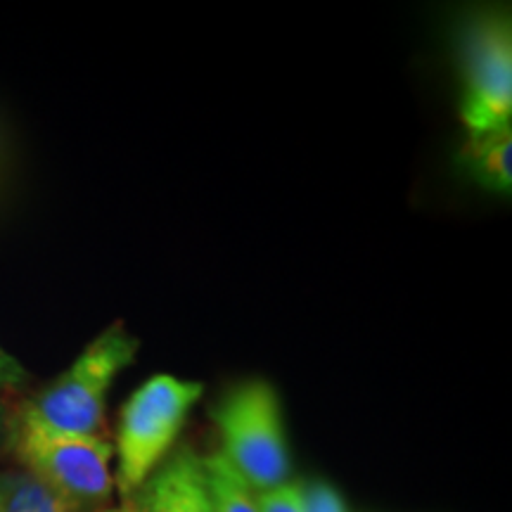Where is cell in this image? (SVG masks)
Segmentation results:
<instances>
[{
	"label": "cell",
	"instance_id": "obj_1",
	"mask_svg": "<svg viewBox=\"0 0 512 512\" xmlns=\"http://www.w3.org/2000/svg\"><path fill=\"white\" fill-rule=\"evenodd\" d=\"M138 337L124 323L102 330L76 361L27 401L19 430L67 437H95L105 422V401L121 370L136 361Z\"/></svg>",
	"mask_w": 512,
	"mask_h": 512
},
{
	"label": "cell",
	"instance_id": "obj_2",
	"mask_svg": "<svg viewBox=\"0 0 512 512\" xmlns=\"http://www.w3.org/2000/svg\"><path fill=\"white\" fill-rule=\"evenodd\" d=\"M204 384L174 375H155L140 384L119 413L117 477L114 484L126 501L143 489L152 472L169 458L195 403L202 399Z\"/></svg>",
	"mask_w": 512,
	"mask_h": 512
},
{
	"label": "cell",
	"instance_id": "obj_3",
	"mask_svg": "<svg viewBox=\"0 0 512 512\" xmlns=\"http://www.w3.org/2000/svg\"><path fill=\"white\" fill-rule=\"evenodd\" d=\"M221 439V456L256 494L290 482L283 411L278 394L264 380L233 387L211 408Z\"/></svg>",
	"mask_w": 512,
	"mask_h": 512
},
{
	"label": "cell",
	"instance_id": "obj_4",
	"mask_svg": "<svg viewBox=\"0 0 512 512\" xmlns=\"http://www.w3.org/2000/svg\"><path fill=\"white\" fill-rule=\"evenodd\" d=\"M17 458L24 470L79 510L110 501L114 491V446L100 434L67 437L19 430Z\"/></svg>",
	"mask_w": 512,
	"mask_h": 512
},
{
	"label": "cell",
	"instance_id": "obj_5",
	"mask_svg": "<svg viewBox=\"0 0 512 512\" xmlns=\"http://www.w3.org/2000/svg\"><path fill=\"white\" fill-rule=\"evenodd\" d=\"M465 93L460 119L467 138L489 136L512 121V29L508 15L479 17L465 36Z\"/></svg>",
	"mask_w": 512,
	"mask_h": 512
},
{
	"label": "cell",
	"instance_id": "obj_6",
	"mask_svg": "<svg viewBox=\"0 0 512 512\" xmlns=\"http://www.w3.org/2000/svg\"><path fill=\"white\" fill-rule=\"evenodd\" d=\"M131 503L136 512H214L200 453L176 446Z\"/></svg>",
	"mask_w": 512,
	"mask_h": 512
},
{
	"label": "cell",
	"instance_id": "obj_7",
	"mask_svg": "<svg viewBox=\"0 0 512 512\" xmlns=\"http://www.w3.org/2000/svg\"><path fill=\"white\" fill-rule=\"evenodd\" d=\"M465 164L486 190L508 195L512 188V126L489 136L467 138Z\"/></svg>",
	"mask_w": 512,
	"mask_h": 512
},
{
	"label": "cell",
	"instance_id": "obj_8",
	"mask_svg": "<svg viewBox=\"0 0 512 512\" xmlns=\"http://www.w3.org/2000/svg\"><path fill=\"white\" fill-rule=\"evenodd\" d=\"M0 512H83L74 503L64 501L50 486L36 479L31 472L19 470L0 472Z\"/></svg>",
	"mask_w": 512,
	"mask_h": 512
},
{
	"label": "cell",
	"instance_id": "obj_9",
	"mask_svg": "<svg viewBox=\"0 0 512 512\" xmlns=\"http://www.w3.org/2000/svg\"><path fill=\"white\" fill-rule=\"evenodd\" d=\"M204 479H207V491L211 510L214 512H261L256 491L247 486L238 472L230 467L219 451L202 456Z\"/></svg>",
	"mask_w": 512,
	"mask_h": 512
},
{
	"label": "cell",
	"instance_id": "obj_10",
	"mask_svg": "<svg viewBox=\"0 0 512 512\" xmlns=\"http://www.w3.org/2000/svg\"><path fill=\"white\" fill-rule=\"evenodd\" d=\"M259 498L261 512H304L302 505V482H287L275 486L271 491H261Z\"/></svg>",
	"mask_w": 512,
	"mask_h": 512
},
{
	"label": "cell",
	"instance_id": "obj_11",
	"mask_svg": "<svg viewBox=\"0 0 512 512\" xmlns=\"http://www.w3.org/2000/svg\"><path fill=\"white\" fill-rule=\"evenodd\" d=\"M304 512H347L335 486L325 482H302Z\"/></svg>",
	"mask_w": 512,
	"mask_h": 512
},
{
	"label": "cell",
	"instance_id": "obj_12",
	"mask_svg": "<svg viewBox=\"0 0 512 512\" xmlns=\"http://www.w3.org/2000/svg\"><path fill=\"white\" fill-rule=\"evenodd\" d=\"M24 380H27V370L22 368V363L0 347V389L17 387V384H22Z\"/></svg>",
	"mask_w": 512,
	"mask_h": 512
},
{
	"label": "cell",
	"instance_id": "obj_13",
	"mask_svg": "<svg viewBox=\"0 0 512 512\" xmlns=\"http://www.w3.org/2000/svg\"><path fill=\"white\" fill-rule=\"evenodd\" d=\"M95 512H136V508H133L131 501H126L124 505H121V508H100Z\"/></svg>",
	"mask_w": 512,
	"mask_h": 512
},
{
	"label": "cell",
	"instance_id": "obj_14",
	"mask_svg": "<svg viewBox=\"0 0 512 512\" xmlns=\"http://www.w3.org/2000/svg\"><path fill=\"white\" fill-rule=\"evenodd\" d=\"M133 508H136V505H133Z\"/></svg>",
	"mask_w": 512,
	"mask_h": 512
}]
</instances>
